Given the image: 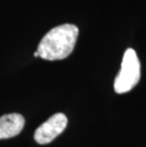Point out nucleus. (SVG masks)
Listing matches in <instances>:
<instances>
[{
  "label": "nucleus",
  "mask_w": 146,
  "mask_h": 147,
  "mask_svg": "<svg viewBox=\"0 0 146 147\" xmlns=\"http://www.w3.org/2000/svg\"><path fill=\"white\" fill-rule=\"evenodd\" d=\"M79 29L75 25L63 24L50 30L40 41L37 52L39 57L48 61L63 60L75 48Z\"/></svg>",
  "instance_id": "obj_1"
},
{
  "label": "nucleus",
  "mask_w": 146,
  "mask_h": 147,
  "mask_svg": "<svg viewBox=\"0 0 146 147\" xmlns=\"http://www.w3.org/2000/svg\"><path fill=\"white\" fill-rule=\"evenodd\" d=\"M141 79V63L136 51L127 49L123 54L122 67L115 78L114 89L118 94H123L134 88Z\"/></svg>",
  "instance_id": "obj_2"
},
{
  "label": "nucleus",
  "mask_w": 146,
  "mask_h": 147,
  "mask_svg": "<svg viewBox=\"0 0 146 147\" xmlns=\"http://www.w3.org/2000/svg\"><path fill=\"white\" fill-rule=\"evenodd\" d=\"M67 125V118L63 113H56L42 123L34 133V140L39 144H48L63 133Z\"/></svg>",
  "instance_id": "obj_3"
},
{
  "label": "nucleus",
  "mask_w": 146,
  "mask_h": 147,
  "mask_svg": "<svg viewBox=\"0 0 146 147\" xmlns=\"http://www.w3.org/2000/svg\"><path fill=\"white\" fill-rule=\"evenodd\" d=\"M25 125V119L21 114L11 113L0 117V140L10 139L19 135Z\"/></svg>",
  "instance_id": "obj_4"
},
{
  "label": "nucleus",
  "mask_w": 146,
  "mask_h": 147,
  "mask_svg": "<svg viewBox=\"0 0 146 147\" xmlns=\"http://www.w3.org/2000/svg\"><path fill=\"white\" fill-rule=\"evenodd\" d=\"M34 57H39V54H38V52H37V51L34 52Z\"/></svg>",
  "instance_id": "obj_5"
}]
</instances>
